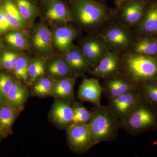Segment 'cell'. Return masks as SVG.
<instances>
[{"mask_svg":"<svg viewBox=\"0 0 157 157\" xmlns=\"http://www.w3.org/2000/svg\"><path fill=\"white\" fill-rule=\"evenodd\" d=\"M92 112L87 124L94 145L102 142L115 140L122 128L119 120L108 106L96 107Z\"/></svg>","mask_w":157,"mask_h":157,"instance_id":"cell-1","label":"cell"},{"mask_svg":"<svg viewBox=\"0 0 157 157\" xmlns=\"http://www.w3.org/2000/svg\"><path fill=\"white\" fill-rule=\"evenodd\" d=\"M71 17L80 25L94 28L107 18V8L95 0H69Z\"/></svg>","mask_w":157,"mask_h":157,"instance_id":"cell-2","label":"cell"},{"mask_svg":"<svg viewBox=\"0 0 157 157\" xmlns=\"http://www.w3.org/2000/svg\"><path fill=\"white\" fill-rule=\"evenodd\" d=\"M124 65L128 78L136 84L137 82L154 78L157 74L156 61L142 55L129 56Z\"/></svg>","mask_w":157,"mask_h":157,"instance_id":"cell-3","label":"cell"},{"mask_svg":"<svg viewBox=\"0 0 157 157\" xmlns=\"http://www.w3.org/2000/svg\"><path fill=\"white\" fill-rule=\"evenodd\" d=\"M155 120L153 112L140 101L121 123L128 134L134 136L151 127Z\"/></svg>","mask_w":157,"mask_h":157,"instance_id":"cell-4","label":"cell"},{"mask_svg":"<svg viewBox=\"0 0 157 157\" xmlns=\"http://www.w3.org/2000/svg\"><path fill=\"white\" fill-rule=\"evenodd\" d=\"M68 144L73 151L84 153L94 146L87 123L71 124L67 128Z\"/></svg>","mask_w":157,"mask_h":157,"instance_id":"cell-5","label":"cell"},{"mask_svg":"<svg viewBox=\"0 0 157 157\" xmlns=\"http://www.w3.org/2000/svg\"><path fill=\"white\" fill-rule=\"evenodd\" d=\"M138 88L108 99L107 106L121 122L123 121L141 101Z\"/></svg>","mask_w":157,"mask_h":157,"instance_id":"cell-6","label":"cell"},{"mask_svg":"<svg viewBox=\"0 0 157 157\" xmlns=\"http://www.w3.org/2000/svg\"><path fill=\"white\" fill-rule=\"evenodd\" d=\"M121 66L117 52L108 51L90 72L98 78H108L117 75Z\"/></svg>","mask_w":157,"mask_h":157,"instance_id":"cell-7","label":"cell"},{"mask_svg":"<svg viewBox=\"0 0 157 157\" xmlns=\"http://www.w3.org/2000/svg\"><path fill=\"white\" fill-rule=\"evenodd\" d=\"M108 47L102 37H93L82 42L80 49L94 68L108 51Z\"/></svg>","mask_w":157,"mask_h":157,"instance_id":"cell-8","label":"cell"},{"mask_svg":"<svg viewBox=\"0 0 157 157\" xmlns=\"http://www.w3.org/2000/svg\"><path fill=\"white\" fill-rule=\"evenodd\" d=\"M103 92V87L98 79L84 78L78 89V97L81 101L90 102L96 107H99L101 105Z\"/></svg>","mask_w":157,"mask_h":157,"instance_id":"cell-9","label":"cell"},{"mask_svg":"<svg viewBox=\"0 0 157 157\" xmlns=\"http://www.w3.org/2000/svg\"><path fill=\"white\" fill-rule=\"evenodd\" d=\"M102 87L103 92L108 99L137 89V84L128 77L116 75L108 78Z\"/></svg>","mask_w":157,"mask_h":157,"instance_id":"cell-10","label":"cell"},{"mask_svg":"<svg viewBox=\"0 0 157 157\" xmlns=\"http://www.w3.org/2000/svg\"><path fill=\"white\" fill-rule=\"evenodd\" d=\"M102 38L108 46L118 49L126 47L131 41V34L129 30L120 25L108 28L104 31Z\"/></svg>","mask_w":157,"mask_h":157,"instance_id":"cell-11","label":"cell"},{"mask_svg":"<svg viewBox=\"0 0 157 157\" xmlns=\"http://www.w3.org/2000/svg\"><path fill=\"white\" fill-rule=\"evenodd\" d=\"M45 9V14L52 21L63 23L70 21L71 17L70 9L63 0H41Z\"/></svg>","mask_w":157,"mask_h":157,"instance_id":"cell-12","label":"cell"},{"mask_svg":"<svg viewBox=\"0 0 157 157\" xmlns=\"http://www.w3.org/2000/svg\"><path fill=\"white\" fill-rule=\"evenodd\" d=\"M64 59L73 74H80L91 71L93 67L89 63L81 49L72 46L66 52Z\"/></svg>","mask_w":157,"mask_h":157,"instance_id":"cell-13","label":"cell"},{"mask_svg":"<svg viewBox=\"0 0 157 157\" xmlns=\"http://www.w3.org/2000/svg\"><path fill=\"white\" fill-rule=\"evenodd\" d=\"M51 114L55 122L60 126L67 128L72 123L74 113L70 103L60 100L55 102Z\"/></svg>","mask_w":157,"mask_h":157,"instance_id":"cell-14","label":"cell"},{"mask_svg":"<svg viewBox=\"0 0 157 157\" xmlns=\"http://www.w3.org/2000/svg\"><path fill=\"white\" fill-rule=\"evenodd\" d=\"M76 36V31L70 26L59 28L55 31L53 41L57 48L66 52L73 46V42Z\"/></svg>","mask_w":157,"mask_h":157,"instance_id":"cell-15","label":"cell"},{"mask_svg":"<svg viewBox=\"0 0 157 157\" xmlns=\"http://www.w3.org/2000/svg\"><path fill=\"white\" fill-rule=\"evenodd\" d=\"M19 110L0 102V134L6 137L11 134L12 125Z\"/></svg>","mask_w":157,"mask_h":157,"instance_id":"cell-16","label":"cell"},{"mask_svg":"<svg viewBox=\"0 0 157 157\" xmlns=\"http://www.w3.org/2000/svg\"><path fill=\"white\" fill-rule=\"evenodd\" d=\"M123 5L121 14L125 21L131 24L138 22L142 17L145 2L143 0H130Z\"/></svg>","mask_w":157,"mask_h":157,"instance_id":"cell-17","label":"cell"},{"mask_svg":"<svg viewBox=\"0 0 157 157\" xmlns=\"http://www.w3.org/2000/svg\"><path fill=\"white\" fill-rule=\"evenodd\" d=\"M76 79L74 77H65L54 82L52 94L58 98L64 99L70 102L74 100V87Z\"/></svg>","mask_w":157,"mask_h":157,"instance_id":"cell-18","label":"cell"},{"mask_svg":"<svg viewBox=\"0 0 157 157\" xmlns=\"http://www.w3.org/2000/svg\"><path fill=\"white\" fill-rule=\"evenodd\" d=\"M28 98V91L23 86L14 81L7 96L6 104L18 110H21Z\"/></svg>","mask_w":157,"mask_h":157,"instance_id":"cell-19","label":"cell"},{"mask_svg":"<svg viewBox=\"0 0 157 157\" xmlns=\"http://www.w3.org/2000/svg\"><path fill=\"white\" fill-rule=\"evenodd\" d=\"M2 4L4 12L9 18L12 29L24 27L25 21L21 15L16 2L13 0H5Z\"/></svg>","mask_w":157,"mask_h":157,"instance_id":"cell-20","label":"cell"},{"mask_svg":"<svg viewBox=\"0 0 157 157\" xmlns=\"http://www.w3.org/2000/svg\"><path fill=\"white\" fill-rule=\"evenodd\" d=\"M33 41L36 48L42 51H48L51 48L52 35L48 28L42 25L36 29Z\"/></svg>","mask_w":157,"mask_h":157,"instance_id":"cell-21","label":"cell"},{"mask_svg":"<svg viewBox=\"0 0 157 157\" xmlns=\"http://www.w3.org/2000/svg\"><path fill=\"white\" fill-rule=\"evenodd\" d=\"M140 29L146 33H157V4L150 6L140 25Z\"/></svg>","mask_w":157,"mask_h":157,"instance_id":"cell-22","label":"cell"},{"mask_svg":"<svg viewBox=\"0 0 157 157\" xmlns=\"http://www.w3.org/2000/svg\"><path fill=\"white\" fill-rule=\"evenodd\" d=\"M48 71L52 76L64 78L70 77L73 74L64 60L61 59L52 62L48 66Z\"/></svg>","mask_w":157,"mask_h":157,"instance_id":"cell-23","label":"cell"},{"mask_svg":"<svg viewBox=\"0 0 157 157\" xmlns=\"http://www.w3.org/2000/svg\"><path fill=\"white\" fill-rule=\"evenodd\" d=\"M135 52L142 55H153L157 53V42L148 39L140 40L136 43Z\"/></svg>","mask_w":157,"mask_h":157,"instance_id":"cell-24","label":"cell"},{"mask_svg":"<svg viewBox=\"0 0 157 157\" xmlns=\"http://www.w3.org/2000/svg\"><path fill=\"white\" fill-rule=\"evenodd\" d=\"M33 0H16L15 2L21 15L25 20L32 18L36 14V7Z\"/></svg>","mask_w":157,"mask_h":157,"instance_id":"cell-25","label":"cell"},{"mask_svg":"<svg viewBox=\"0 0 157 157\" xmlns=\"http://www.w3.org/2000/svg\"><path fill=\"white\" fill-rule=\"evenodd\" d=\"M72 107L74 115L71 124L87 123L91 117L92 110L90 111L81 104L76 103Z\"/></svg>","mask_w":157,"mask_h":157,"instance_id":"cell-26","label":"cell"},{"mask_svg":"<svg viewBox=\"0 0 157 157\" xmlns=\"http://www.w3.org/2000/svg\"><path fill=\"white\" fill-rule=\"evenodd\" d=\"M54 82L48 78H41L34 86L33 93L38 96L52 94Z\"/></svg>","mask_w":157,"mask_h":157,"instance_id":"cell-27","label":"cell"},{"mask_svg":"<svg viewBox=\"0 0 157 157\" xmlns=\"http://www.w3.org/2000/svg\"><path fill=\"white\" fill-rule=\"evenodd\" d=\"M6 39L7 42L14 48L24 49L27 46L26 37L21 32H13L7 34Z\"/></svg>","mask_w":157,"mask_h":157,"instance_id":"cell-28","label":"cell"},{"mask_svg":"<svg viewBox=\"0 0 157 157\" xmlns=\"http://www.w3.org/2000/svg\"><path fill=\"white\" fill-rule=\"evenodd\" d=\"M29 65L28 60L24 56L18 57L17 63L13 71L17 78L27 82L29 78Z\"/></svg>","mask_w":157,"mask_h":157,"instance_id":"cell-29","label":"cell"},{"mask_svg":"<svg viewBox=\"0 0 157 157\" xmlns=\"http://www.w3.org/2000/svg\"><path fill=\"white\" fill-rule=\"evenodd\" d=\"M45 72L44 63L41 59H36L29 64L28 73L29 78L32 82L36 81Z\"/></svg>","mask_w":157,"mask_h":157,"instance_id":"cell-30","label":"cell"},{"mask_svg":"<svg viewBox=\"0 0 157 157\" xmlns=\"http://www.w3.org/2000/svg\"><path fill=\"white\" fill-rule=\"evenodd\" d=\"M14 80L9 75L2 74L0 75V102L5 103L7 96Z\"/></svg>","mask_w":157,"mask_h":157,"instance_id":"cell-31","label":"cell"},{"mask_svg":"<svg viewBox=\"0 0 157 157\" xmlns=\"http://www.w3.org/2000/svg\"><path fill=\"white\" fill-rule=\"evenodd\" d=\"M12 29L10 21L4 12L2 4L0 3V34Z\"/></svg>","mask_w":157,"mask_h":157,"instance_id":"cell-32","label":"cell"},{"mask_svg":"<svg viewBox=\"0 0 157 157\" xmlns=\"http://www.w3.org/2000/svg\"><path fill=\"white\" fill-rule=\"evenodd\" d=\"M145 90L147 95L150 100L157 103V86L153 85H146Z\"/></svg>","mask_w":157,"mask_h":157,"instance_id":"cell-33","label":"cell"},{"mask_svg":"<svg viewBox=\"0 0 157 157\" xmlns=\"http://www.w3.org/2000/svg\"><path fill=\"white\" fill-rule=\"evenodd\" d=\"M0 66L4 69L12 70L11 61L6 52H4L3 56L0 59Z\"/></svg>","mask_w":157,"mask_h":157,"instance_id":"cell-34","label":"cell"},{"mask_svg":"<svg viewBox=\"0 0 157 157\" xmlns=\"http://www.w3.org/2000/svg\"><path fill=\"white\" fill-rule=\"evenodd\" d=\"M7 52L8 56L9 57L10 61H11V67H12V70L14 71L19 56H18L17 54L13 53V52Z\"/></svg>","mask_w":157,"mask_h":157,"instance_id":"cell-35","label":"cell"},{"mask_svg":"<svg viewBox=\"0 0 157 157\" xmlns=\"http://www.w3.org/2000/svg\"><path fill=\"white\" fill-rule=\"evenodd\" d=\"M115 3L118 6H120L123 5L127 2H128L130 0H114Z\"/></svg>","mask_w":157,"mask_h":157,"instance_id":"cell-36","label":"cell"},{"mask_svg":"<svg viewBox=\"0 0 157 157\" xmlns=\"http://www.w3.org/2000/svg\"><path fill=\"white\" fill-rule=\"evenodd\" d=\"M2 42H1V41H0V47H1V46H2Z\"/></svg>","mask_w":157,"mask_h":157,"instance_id":"cell-37","label":"cell"}]
</instances>
